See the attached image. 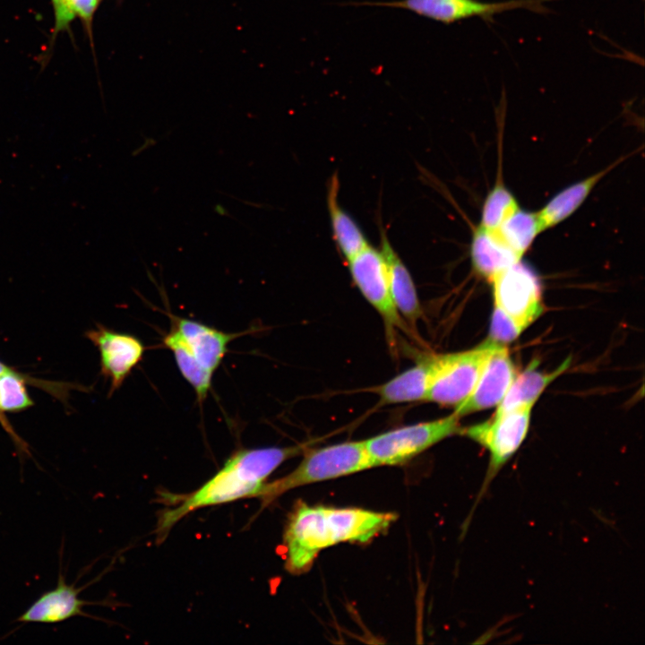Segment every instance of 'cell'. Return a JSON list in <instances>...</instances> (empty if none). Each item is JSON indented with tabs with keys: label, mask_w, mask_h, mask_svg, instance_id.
Instances as JSON below:
<instances>
[{
	"label": "cell",
	"mask_w": 645,
	"mask_h": 645,
	"mask_svg": "<svg viewBox=\"0 0 645 645\" xmlns=\"http://www.w3.org/2000/svg\"><path fill=\"white\" fill-rule=\"evenodd\" d=\"M494 306L523 331L542 314V288L538 276L521 260L490 280Z\"/></svg>",
	"instance_id": "cell-8"
},
{
	"label": "cell",
	"mask_w": 645,
	"mask_h": 645,
	"mask_svg": "<svg viewBox=\"0 0 645 645\" xmlns=\"http://www.w3.org/2000/svg\"><path fill=\"white\" fill-rule=\"evenodd\" d=\"M82 589V588H76L73 584H67L64 576L59 572L56 587L43 593L16 622L56 624L75 616L90 617V615L83 611V606L94 603L80 598Z\"/></svg>",
	"instance_id": "cell-13"
},
{
	"label": "cell",
	"mask_w": 645,
	"mask_h": 645,
	"mask_svg": "<svg viewBox=\"0 0 645 645\" xmlns=\"http://www.w3.org/2000/svg\"><path fill=\"white\" fill-rule=\"evenodd\" d=\"M571 358H566L555 370L543 373L537 370L538 361H532L526 369L517 374L502 401L497 405L495 413H503L521 405H534L541 393L555 378L570 366Z\"/></svg>",
	"instance_id": "cell-19"
},
{
	"label": "cell",
	"mask_w": 645,
	"mask_h": 645,
	"mask_svg": "<svg viewBox=\"0 0 645 645\" xmlns=\"http://www.w3.org/2000/svg\"><path fill=\"white\" fill-rule=\"evenodd\" d=\"M517 374L507 348L503 344L496 343L472 391L455 408L454 413L460 417L498 405Z\"/></svg>",
	"instance_id": "cell-11"
},
{
	"label": "cell",
	"mask_w": 645,
	"mask_h": 645,
	"mask_svg": "<svg viewBox=\"0 0 645 645\" xmlns=\"http://www.w3.org/2000/svg\"><path fill=\"white\" fill-rule=\"evenodd\" d=\"M395 518L391 512L299 503L284 530L286 570L303 573L323 549L342 542L366 543L386 530Z\"/></svg>",
	"instance_id": "cell-1"
},
{
	"label": "cell",
	"mask_w": 645,
	"mask_h": 645,
	"mask_svg": "<svg viewBox=\"0 0 645 645\" xmlns=\"http://www.w3.org/2000/svg\"><path fill=\"white\" fill-rule=\"evenodd\" d=\"M379 249L386 263L394 304L407 324L414 330L418 320L423 317L416 285L408 269L391 245L387 231L382 225H379Z\"/></svg>",
	"instance_id": "cell-14"
},
{
	"label": "cell",
	"mask_w": 645,
	"mask_h": 645,
	"mask_svg": "<svg viewBox=\"0 0 645 645\" xmlns=\"http://www.w3.org/2000/svg\"><path fill=\"white\" fill-rule=\"evenodd\" d=\"M434 362L435 354H422L414 366L370 391L378 396L380 405L426 401Z\"/></svg>",
	"instance_id": "cell-15"
},
{
	"label": "cell",
	"mask_w": 645,
	"mask_h": 645,
	"mask_svg": "<svg viewBox=\"0 0 645 645\" xmlns=\"http://www.w3.org/2000/svg\"><path fill=\"white\" fill-rule=\"evenodd\" d=\"M173 327L198 362L214 374L228 351V344L247 332L228 333L203 322L169 314Z\"/></svg>",
	"instance_id": "cell-12"
},
{
	"label": "cell",
	"mask_w": 645,
	"mask_h": 645,
	"mask_svg": "<svg viewBox=\"0 0 645 645\" xmlns=\"http://www.w3.org/2000/svg\"><path fill=\"white\" fill-rule=\"evenodd\" d=\"M347 262L353 282L382 317L390 343L394 341L397 329L410 333L409 326L394 304L386 263L380 249L369 244Z\"/></svg>",
	"instance_id": "cell-7"
},
{
	"label": "cell",
	"mask_w": 645,
	"mask_h": 645,
	"mask_svg": "<svg viewBox=\"0 0 645 645\" xmlns=\"http://www.w3.org/2000/svg\"><path fill=\"white\" fill-rule=\"evenodd\" d=\"M533 405H521L485 422L461 429L467 436L485 447L490 455L487 470L475 506L479 503L502 468L518 451L529 431Z\"/></svg>",
	"instance_id": "cell-5"
},
{
	"label": "cell",
	"mask_w": 645,
	"mask_h": 645,
	"mask_svg": "<svg viewBox=\"0 0 645 645\" xmlns=\"http://www.w3.org/2000/svg\"><path fill=\"white\" fill-rule=\"evenodd\" d=\"M494 231L512 251L522 258L535 238L544 229L538 212L519 208Z\"/></svg>",
	"instance_id": "cell-21"
},
{
	"label": "cell",
	"mask_w": 645,
	"mask_h": 645,
	"mask_svg": "<svg viewBox=\"0 0 645 645\" xmlns=\"http://www.w3.org/2000/svg\"><path fill=\"white\" fill-rule=\"evenodd\" d=\"M460 417L416 423L364 440L374 467L396 466L408 462L441 441L461 433Z\"/></svg>",
	"instance_id": "cell-4"
},
{
	"label": "cell",
	"mask_w": 645,
	"mask_h": 645,
	"mask_svg": "<svg viewBox=\"0 0 645 645\" xmlns=\"http://www.w3.org/2000/svg\"><path fill=\"white\" fill-rule=\"evenodd\" d=\"M163 346L173 353L180 374L193 387L199 402L202 403L211 388L213 374L198 362L173 327L164 335Z\"/></svg>",
	"instance_id": "cell-20"
},
{
	"label": "cell",
	"mask_w": 645,
	"mask_h": 645,
	"mask_svg": "<svg viewBox=\"0 0 645 645\" xmlns=\"http://www.w3.org/2000/svg\"><path fill=\"white\" fill-rule=\"evenodd\" d=\"M469 251L475 272L489 280L521 260L494 230H487L480 226L473 230Z\"/></svg>",
	"instance_id": "cell-17"
},
{
	"label": "cell",
	"mask_w": 645,
	"mask_h": 645,
	"mask_svg": "<svg viewBox=\"0 0 645 645\" xmlns=\"http://www.w3.org/2000/svg\"><path fill=\"white\" fill-rule=\"evenodd\" d=\"M25 380L11 368L0 374V420L4 412H18L33 405Z\"/></svg>",
	"instance_id": "cell-23"
},
{
	"label": "cell",
	"mask_w": 645,
	"mask_h": 645,
	"mask_svg": "<svg viewBox=\"0 0 645 645\" xmlns=\"http://www.w3.org/2000/svg\"><path fill=\"white\" fill-rule=\"evenodd\" d=\"M551 0H509L483 2L480 0H397L359 4L382 5L408 10L417 15L445 24L471 17L493 21L494 15L516 9H526L538 13H549L544 3Z\"/></svg>",
	"instance_id": "cell-9"
},
{
	"label": "cell",
	"mask_w": 645,
	"mask_h": 645,
	"mask_svg": "<svg viewBox=\"0 0 645 645\" xmlns=\"http://www.w3.org/2000/svg\"><path fill=\"white\" fill-rule=\"evenodd\" d=\"M99 353L101 374L110 381L111 394L121 387L142 360L145 348L135 336L118 332L101 324L86 331Z\"/></svg>",
	"instance_id": "cell-10"
},
{
	"label": "cell",
	"mask_w": 645,
	"mask_h": 645,
	"mask_svg": "<svg viewBox=\"0 0 645 645\" xmlns=\"http://www.w3.org/2000/svg\"><path fill=\"white\" fill-rule=\"evenodd\" d=\"M522 331L503 312L494 306L490 326V340L505 344L515 340Z\"/></svg>",
	"instance_id": "cell-24"
},
{
	"label": "cell",
	"mask_w": 645,
	"mask_h": 645,
	"mask_svg": "<svg viewBox=\"0 0 645 645\" xmlns=\"http://www.w3.org/2000/svg\"><path fill=\"white\" fill-rule=\"evenodd\" d=\"M620 160L557 193L538 211L542 228L548 229L572 215L585 202L594 187Z\"/></svg>",
	"instance_id": "cell-18"
},
{
	"label": "cell",
	"mask_w": 645,
	"mask_h": 645,
	"mask_svg": "<svg viewBox=\"0 0 645 645\" xmlns=\"http://www.w3.org/2000/svg\"><path fill=\"white\" fill-rule=\"evenodd\" d=\"M306 445L241 449L201 487L184 495L178 505L163 511L157 528L164 540L170 529L190 512L243 498L256 497L269 476L285 460L305 451Z\"/></svg>",
	"instance_id": "cell-2"
},
{
	"label": "cell",
	"mask_w": 645,
	"mask_h": 645,
	"mask_svg": "<svg viewBox=\"0 0 645 645\" xmlns=\"http://www.w3.org/2000/svg\"><path fill=\"white\" fill-rule=\"evenodd\" d=\"M519 208L515 196L499 181L485 199L478 226L487 230H494Z\"/></svg>",
	"instance_id": "cell-22"
},
{
	"label": "cell",
	"mask_w": 645,
	"mask_h": 645,
	"mask_svg": "<svg viewBox=\"0 0 645 645\" xmlns=\"http://www.w3.org/2000/svg\"><path fill=\"white\" fill-rule=\"evenodd\" d=\"M365 441L336 443L307 451L294 470L265 483L257 496L263 506L284 493L305 485L330 480L373 468Z\"/></svg>",
	"instance_id": "cell-3"
},
{
	"label": "cell",
	"mask_w": 645,
	"mask_h": 645,
	"mask_svg": "<svg viewBox=\"0 0 645 645\" xmlns=\"http://www.w3.org/2000/svg\"><path fill=\"white\" fill-rule=\"evenodd\" d=\"M9 369H10V367H8L6 365H4V363H2V362L0 361V374L5 373V372L8 371Z\"/></svg>",
	"instance_id": "cell-25"
},
{
	"label": "cell",
	"mask_w": 645,
	"mask_h": 645,
	"mask_svg": "<svg viewBox=\"0 0 645 645\" xmlns=\"http://www.w3.org/2000/svg\"><path fill=\"white\" fill-rule=\"evenodd\" d=\"M339 192V175L333 173L327 187V210L333 240L347 262L368 245L369 242L360 226L340 204Z\"/></svg>",
	"instance_id": "cell-16"
},
{
	"label": "cell",
	"mask_w": 645,
	"mask_h": 645,
	"mask_svg": "<svg viewBox=\"0 0 645 645\" xmlns=\"http://www.w3.org/2000/svg\"><path fill=\"white\" fill-rule=\"evenodd\" d=\"M496 343L488 339L469 350L435 354L426 401L454 408L461 404L472 391Z\"/></svg>",
	"instance_id": "cell-6"
}]
</instances>
